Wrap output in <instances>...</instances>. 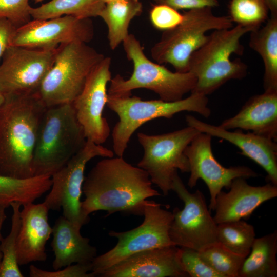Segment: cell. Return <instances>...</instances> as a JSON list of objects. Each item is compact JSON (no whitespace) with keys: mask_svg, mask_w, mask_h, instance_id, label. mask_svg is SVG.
Returning a JSON list of instances; mask_svg holds the SVG:
<instances>
[{"mask_svg":"<svg viewBox=\"0 0 277 277\" xmlns=\"http://www.w3.org/2000/svg\"><path fill=\"white\" fill-rule=\"evenodd\" d=\"M152 184L146 171L123 156L105 157L84 178L82 213L87 217L99 210L106 211L108 215L122 212L142 215L147 199L161 195Z\"/></svg>","mask_w":277,"mask_h":277,"instance_id":"cell-1","label":"cell"},{"mask_svg":"<svg viewBox=\"0 0 277 277\" xmlns=\"http://www.w3.org/2000/svg\"><path fill=\"white\" fill-rule=\"evenodd\" d=\"M5 96L0 109V174L33 176V153L47 107L37 92Z\"/></svg>","mask_w":277,"mask_h":277,"instance_id":"cell-2","label":"cell"},{"mask_svg":"<svg viewBox=\"0 0 277 277\" xmlns=\"http://www.w3.org/2000/svg\"><path fill=\"white\" fill-rule=\"evenodd\" d=\"M252 30L236 25L215 30L190 56L188 71L196 78L191 93L208 95L231 80H241L247 74V65L240 59L232 61L233 54L242 55L241 38Z\"/></svg>","mask_w":277,"mask_h":277,"instance_id":"cell-3","label":"cell"},{"mask_svg":"<svg viewBox=\"0 0 277 277\" xmlns=\"http://www.w3.org/2000/svg\"><path fill=\"white\" fill-rule=\"evenodd\" d=\"M86 141L72 104L47 107L34 150L33 176L51 177L84 146Z\"/></svg>","mask_w":277,"mask_h":277,"instance_id":"cell-4","label":"cell"},{"mask_svg":"<svg viewBox=\"0 0 277 277\" xmlns=\"http://www.w3.org/2000/svg\"><path fill=\"white\" fill-rule=\"evenodd\" d=\"M122 43L127 57L132 62V73L126 80L119 74L112 78L109 95L130 96L133 90L143 88L153 91L162 100L174 102L183 98L195 87L196 78L193 73L172 72L151 61L134 35L129 34Z\"/></svg>","mask_w":277,"mask_h":277,"instance_id":"cell-5","label":"cell"},{"mask_svg":"<svg viewBox=\"0 0 277 277\" xmlns=\"http://www.w3.org/2000/svg\"><path fill=\"white\" fill-rule=\"evenodd\" d=\"M206 95L191 93L189 96L174 102L143 100L136 96L108 94L107 106L118 116L112 132L113 149L123 156L133 133L144 123L157 118H171L182 111L197 113L208 118L211 110Z\"/></svg>","mask_w":277,"mask_h":277,"instance_id":"cell-6","label":"cell"},{"mask_svg":"<svg viewBox=\"0 0 277 277\" xmlns=\"http://www.w3.org/2000/svg\"><path fill=\"white\" fill-rule=\"evenodd\" d=\"M104 57L85 43L60 45L37 92L44 105L47 108L72 104L82 90L91 71Z\"/></svg>","mask_w":277,"mask_h":277,"instance_id":"cell-7","label":"cell"},{"mask_svg":"<svg viewBox=\"0 0 277 277\" xmlns=\"http://www.w3.org/2000/svg\"><path fill=\"white\" fill-rule=\"evenodd\" d=\"M212 9L204 7L185 11L182 22L163 31L160 39L152 47V58L158 64H170L177 72H188L189 58L205 42L206 33L233 27L228 16H216Z\"/></svg>","mask_w":277,"mask_h":277,"instance_id":"cell-8","label":"cell"},{"mask_svg":"<svg viewBox=\"0 0 277 277\" xmlns=\"http://www.w3.org/2000/svg\"><path fill=\"white\" fill-rule=\"evenodd\" d=\"M162 206L153 201H148L144 209V220L140 226L125 232H109V235L116 238L117 243L112 249L93 259L91 272L94 276H100L110 267L135 253L175 245L169 234L172 212Z\"/></svg>","mask_w":277,"mask_h":277,"instance_id":"cell-9","label":"cell"},{"mask_svg":"<svg viewBox=\"0 0 277 277\" xmlns=\"http://www.w3.org/2000/svg\"><path fill=\"white\" fill-rule=\"evenodd\" d=\"M200 132L188 126L161 134L137 133L138 141L144 149L137 167L147 172L151 182L160 189L164 195H168L171 190L173 177L177 170L183 173L189 172V164L184 151Z\"/></svg>","mask_w":277,"mask_h":277,"instance_id":"cell-10","label":"cell"},{"mask_svg":"<svg viewBox=\"0 0 277 277\" xmlns=\"http://www.w3.org/2000/svg\"><path fill=\"white\" fill-rule=\"evenodd\" d=\"M97 156L112 157L114 152L87 140L84 146L51 176L50 191L43 202L49 210L62 208L63 216L80 230L89 221V217L83 215L81 208L84 171L87 163Z\"/></svg>","mask_w":277,"mask_h":277,"instance_id":"cell-11","label":"cell"},{"mask_svg":"<svg viewBox=\"0 0 277 277\" xmlns=\"http://www.w3.org/2000/svg\"><path fill=\"white\" fill-rule=\"evenodd\" d=\"M171 190L184 203L182 209L176 207L172 211L169 234L173 244L199 251L216 243L217 224L202 192L199 190L190 192L177 172L173 177Z\"/></svg>","mask_w":277,"mask_h":277,"instance_id":"cell-12","label":"cell"},{"mask_svg":"<svg viewBox=\"0 0 277 277\" xmlns=\"http://www.w3.org/2000/svg\"><path fill=\"white\" fill-rule=\"evenodd\" d=\"M56 49L10 46L0 64V91L4 95L37 92L52 65Z\"/></svg>","mask_w":277,"mask_h":277,"instance_id":"cell-13","label":"cell"},{"mask_svg":"<svg viewBox=\"0 0 277 277\" xmlns=\"http://www.w3.org/2000/svg\"><path fill=\"white\" fill-rule=\"evenodd\" d=\"M90 18L64 15L48 19H34L16 29L10 46L50 50L72 42L87 44L93 38Z\"/></svg>","mask_w":277,"mask_h":277,"instance_id":"cell-14","label":"cell"},{"mask_svg":"<svg viewBox=\"0 0 277 277\" xmlns=\"http://www.w3.org/2000/svg\"><path fill=\"white\" fill-rule=\"evenodd\" d=\"M111 64V58L105 56L91 71L82 90L72 103L87 140L98 145L104 143L110 133L103 114L108 97L107 86L112 78Z\"/></svg>","mask_w":277,"mask_h":277,"instance_id":"cell-15","label":"cell"},{"mask_svg":"<svg viewBox=\"0 0 277 277\" xmlns=\"http://www.w3.org/2000/svg\"><path fill=\"white\" fill-rule=\"evenodd\" d=\"M212 136L200 132L186 147L184 154L187 157L190 173L187 185L192 188L199 179L208 187L210 195V210H214L215 199L223 188L229 189L232 181L238 177L249 179L258 174L245 166H223L215 158L211 148Z\"/></svg>","mask_w":277,"mask_h":277,"instance_id":"cell-16","label":"cell"},{"mask_svg":"<svg viewBox=\"0 0 277 277\" xmlns=\"http://www.w3.org/2000/svg\"><path fill=\"white\" fill-rule=\"evenodd\" d=\"M186 122L188 126L200 132L225 140L238 147L241 154L259 165L267 173V180L277 186L276 142L252 132L246 133L240 129L234 131L226 130L219 126L205 123L191 115L186 116Z\"/></svg>","mask_w":277,"mask_h":277,"instance_id":"cell-17","label":"cell"},{"mask_svg":"<svg viewBox=\"0 0 277 277\" xmlns=\"http://www.w3.org/2000/svg\"><path fill=\"white\" fill-rule=\"evenodd\" d=\"M175 245L150 249L127 257L104 271L102 277H187Z\"/></svg>","mask_w":277,"mask_h":277,"instance_id":"cell-18","label":"cell"},{"mask_svg":"<svg viewBox=\"0 0 277 277\" xmlns=\"http://www.w3.org/2000/svg\"><path fill=\"white\" fill-rule=\"evenodd\" d=\"M229 189L216 197L213 217L217 224L246 219L262 204L277 196V186L269 182L253 186L243 177L234 179Z\"/></svg>","mask_w":277,"mask_h":277,"instance_id":"cell-19","label":"cell"},{"mask_svg":"<svg viewBox=\"0 0 277 277\" xmlns=\"http://www.w3.org/2000/svg\"><path fill=\"white\" fill-rule=\"evenodd\" d=\"M21 226L17 238L16 255L19 265L45 261V246L52 234L48 221L49 209L43 202L23 205Z\"/></svg>","mask_w":277,"mask_h":277,"instance_id":"cell-20","label":"cell"},{"mask_svg":"<svg viewBox=\"0 0 277 277\" xmlns=\"http://www.w3.org/2000/svg\"><path fill=\"white\" fill-rule=\"evenodd\" d=\"M219 126L226 130L250 131L276 142L277 92L264 91L251 96L234 116Z\"/></svg>","mask_w":277,"mask_h":277,"instance_id":"cell-21","label":"cell"},{"mask_svg":"<svg viewBox=\"0 0 277 277\" xmlns=\"http://www.w3.org/2000/svg\"><path fill=\"white\" fill-rule=\"evenodd\" d=\"M81 230L63 216H60L52 227L51 246L54 254L52 267L54 270L73 263H91L97 256L95 247Z\"/></svg>","mask_w":277,"mask_h":277,"instance_id":"cell-22","label":"cell"},{"mask_svg":"<svg viewBox=\"0 0 277 277\" xmlns=\"http://www.w3.org/2000/svg\"><path fill=\"white\" fill-rule=\"evenodd\" d=\"M250 33L249 45L264 65V91L277 92V15H271L263 27Z\"/></svg>","mask_w":277,"mask_h":277,"instance_id":"cell-23","label":"cell"},{"mask_svg":"<svg viewBox=\"0 0 277 277\" xmlns=\"http://www.w3.org/2000/svg\"><path fill=\"white\" fill-rule=\"evenodd\" d=\"M277 231L255 238L239 277L277 276Z\"/></svg>","mask_w":277,"mask_h":277,"instance_id":"cell-24","label":"cell"},{"mask_svg":"<svg viewBox=\"0 0 277 277\" xmlns=\"http://www.w3.org/2000/svg\"><path fill=\"white\" fill-rule=\"evenodd\" d=\"M51 185L49 176L21 179L0 174V206L7 208L13 202L22 206L33 203L49 191Z\"/></svg>","mask_w":277,"mask_h":277,"instance_id":"cell-25","label":"cell"},{"mask_svg":"<svg viewBox=\"0 0 277 277\" xmlns=\"http://www.w3.org/2000/svg\"><path fill=\"white\" fill-rule=\"evenodd\" d=\"M142 10L143 5L139 0H117L106 3L99 17L107 26L108 40L112 50L128 36L130 22Z\"/></svg>","mask_w":277,"mask_h":277,"instance_id":"cell-26","label":"cell"},{"mask_svg":"<svg viewBox=\"0 0 277 277\" xmlns=\"http://www.w3.org/2000/svg\"><path fill=\"white\" fill-rule=\"evenodd\" d=\"M106 3L103 0H51L38 7H31L34 19H48L64 15L78 18L99 16Z\"/></svg>","mask_w":277,"mask_h":277,"instance_id":"cell-27","label":"cell"},{"mask_svg":"<svg viewBox=\"0 0 277 277\" xmlns=\"http://www.w3.org/2000/svg\"><path fill=\"white\" fill-rule=\"evenodd\" d=\"M255 239L254 227L242 219L217 224V242L244 258L249 254Z\"/></svg>","mask_w":277,"mask_h":277,"instance_id":"cell-28","label":"cell"},{"mask_svg":"<svg viewBox=\"0 0 277 277\" xmlns=\"http://www.w3.org/2000/svg\"><path fill=\"white\" fill-rule=\"evenodd\" d=\"M22 205L16 202L12 203L11 227L9 234L1 241L0 252L2 254L0 264V277H23L19 269L16 255L17 238L21 226Z\"/></svg>","mask_w":277,"mask_h":277,"instance_id":"cell-29","label":"cell"},{"mask_svg":"<svg viewBox=\"0 0 277 277\" xmlns=\"http://www.w3.org/2000/svg\"><path fill=\"white\" fill-rule=\"evenodd\" d=\"M228 11L232 22L253 31L268 19L269 9L265 0H230Z\"/></svg>","mask_w":277,"mask_h":277,"instance_id":"cell-30","label":"cell"},{"mask_svg":"<svg viewBox=\"0 0 277 277\" xmlns=\"http://www.w3.org/2000/svg\"><path fill=\"white\" fill-rule=\"evenodd\" d=\"M199 252L202 259L221 277H239L245 258L229 251L217 242Z\"/></svg>","mask_w":277,"mask_h":277,"instance_id":"cell-31","label":"cell"},{"mask_svg":"<svg viewBox=\"0 0 277 277\" xmlns=\"http://www.w3.org/2000/svg\"><path fill=\"white\" fill-rule=\"evenodd\" d=\"M180 258L184 270L191 277H221L201 257L199 251L180 248Z\"/></svg>","mask_w":277,"mask_h":277,"instance_id":"cell-32","label":"cell"},{"mask_svg":"<svg viewBox=\"0 0 277 277\" xmlns=\"http://www.w3.org/2000/svg\"><path fill=\"white\" fill-rule=\"evenodd\" d=\"M29 0H0V17L10 21L16 28L31 21Z\"/></svg>","mask_w":277,"mask_h":277,"instance_id":"cell-33","label":"cell"},{"mask_svg":"<svg viewBox=\"0 0 277 277\" xmlns=\"http://www.w3.org/2000/svg\"><path fill=\"white\" fill-rule=\"evenodd\" d=\"M150 19L155 28L163 31L173 28L182 21L183 14L164 4H156L150 11Z\"/></svg>","mask_w":277,"mask_h":277,"instance_id":"cell-34","label":"cell"},{"mask_svg":"<svg viewBox=\"0 0 277 277\" xmlns=\"http://www.w3.org/2000/svg\"><path fill=\"white\" fill-rule=\"evenodd\" d=\"M92 263H76L65 267L63 270L53 271L42 270L33 265L29 267V276L31 277H93L91 272Z\"/></svg>","mask_w":277,"mask_h":277,"instance_id":"cell-35","label":"cell"},{"mask_svg":"<svg viewBox=\"0 0 277 277\" xmlns=\"http://www.w3.org/2000/svg\"><path fill=\"white\" fill-rule=\"evenodd\" d=\"M156 4L167 5L176 10L192 9L219 6L218 0H159Z\"/></svg>","mask_w":277,"mask_h":277,"instance_id":"cell-36","label":"cell"},{"mask_svg":"<svg viewBox=\"0 0 277 277\" xmlns=\"http://www.w3.org/2000/svg\"><path fill=\"white\" fill-rule=\"evenodd\" d=\"M16 29L10 21L0 17V60L10 46L11 40Z\"/></svg>","mask_w":277,"mask_h":277,"instance_id":"cell-37","label":"cell"},{"mask_svg":"<svg viewBox=\"0 0 277 277\" xmlns=\"http://www.w3.org/2000/svg\"><path fill=\"white\" fill-rule=\"evenodd\" d=\"M6 208L3 206H0V242L2 240L3 236L1 233L2 228L3 225V224L7 218V216L5 213V209ZM2 254L0 252V264L2 261Z\"/></svg>","mask_w":277,"mask_h":277,"instance_id":"cell-38","label":"cell"},{"mask_svg":"<svg viewBox=\"0 0 277 277\" xmlns=\"http://www.w3.org/2000/svg\"><path fill=\"white\" fill-rule=\"evenodd\" d=\"M271 15H277V0H265Z\"/></svg>","mask_w":277,"mask_h":277,"instance_id":"cell-39","label":"cell"},{"mask_svg":"<svg viewBox=\"0 0 277 277\" xmlns=\"http://www.w3.org/2000/svg\"><path fill=\"white\" fill-rule=\"evenodd\" d=\"M5 100V95L0 91V109L4 103Z\"/></svg>","mask_w":277,"mask_h":277,"instance_id":"cell-40","label":"cell"},{"mask_svg":"<svg viewBox=\"0 0 277 277\" xmlns=\"http://www.w3.org/2000/svg\"><path fill=\"white\" fill-rule=\"evenodd\" d=\"M103 1L105 3H109V2L115 1H117V0H103Z\"/></svg>","mask_w":277,"mask_h":277,"instance_id":"cell-41","label":"cell"},{"mask_svg":"<svg viewBox=\"0 0 277 277\" xmlns=\"http://www.w3.org/2000/svg\"><path fill=\"white\" fill-rule=\"evenodd\" d=\"M43 0H33L35 3H38L42 2Z\"/></svg>","mask_w":277,"mask_h":277,"instance_id":"cell-42","label":"cell"},{"mask_svg":"<svg viewBox=\"0 0 277 277\" xmlns=\"http://www.w3.org/2000/svg\"><path fill=\"white\" fill-rule=\"evenodd\" d=\"M155 2H156L157 1H158L159 0H154Z\"/></svg>","mask_w":277,"mask_h":277,"instance_id":"cell-43","label":"cell"}]
</instances>
